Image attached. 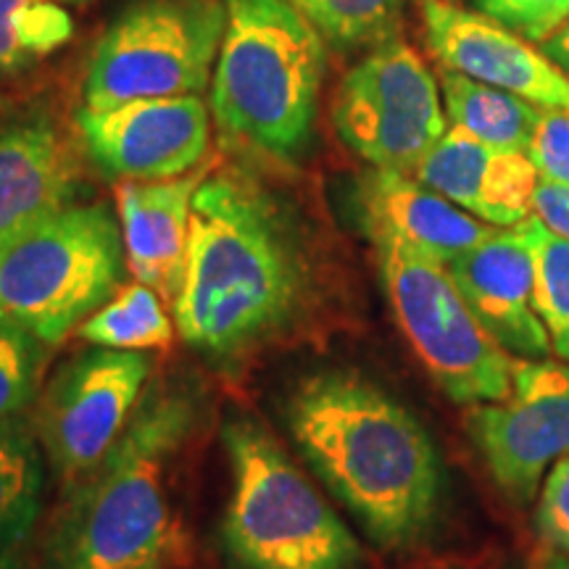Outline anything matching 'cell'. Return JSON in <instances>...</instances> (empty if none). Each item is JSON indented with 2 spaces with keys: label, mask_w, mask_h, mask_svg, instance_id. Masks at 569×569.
Returning a JSON list of instances; mask_svg holds the SVG:
<instances>
[{
  "label": "cell",
  "mask_w": 569,
  "mask_h": 569,
  "mask_svg": "<svg viewBox=\"0 0 569 569\" xmlns=\"http://www.w3.org/2000/svg\"><path fill=\"white\" fill-rule=\"evenodd\" d=\"M298 448L382 549L417 546L436 525L443 467L422 422L367 377L322 372L290 393Z\"/></svg>",
  "instance_id": "6da1fadb"
},
{
  "label": "cell",
  "mask_w": 569,
  "mask_h": 569,
  "mask_svg": "<svg viewBox=\"0 0 569 569\" xmlns=\"http://www.w3.org/2000/svg\"><path fill=\"white\" fill-rule=\"evenodd\" d=\"M309 290L298 240L264 193L234 177L203 180L172 309L184 343L232 359L293 322Z\"/></svg>",
  "instance_id": "7a4b0ae2"
},
{
  "label": "cell",
  "mask_w": 569,
  "mask_h": 569,
  "mask_svg": "<svg viewBox=\"0 0 569 569\" xmlns=\"http://www.w3.org/2000/svg\"><path fill=\"white\" fill-rule=\"evenodd\" d=\"M196 422L182 390L153 388L106 457L82 475L42 551L40 569H177L190 538L169 469Z\"/></svg>",
  "instance_id": "3957f363"
},
{
  "label": "cell",
  "mask_w": 569,
  "mask_h": 569,
  "mask_svg": "<svg viewBox=\"0 0 569 569\" xmlns=\"http://www.w3.org/2000/svg\"><path fill=\"white\" fill-rule=\"evenodd\" d=\"M224 11L213 122L232 146L293 163L315 134L327 42L284 0H224Z\"/></svg>",
  "instance_id": "277c9868"
},
{
  "label": "cell",
  "mask_w": 569,
  "mask_h": 569,
  "mask_svg": "<svg viewBox=\"0 0 569 569\" xmlns=\"http://www.w3.org/2000/svg\"><path fill=\"white\" fill-rule=\"evenodd\" d=\"M232 490L222 540L240 569H359V540L282 446L251 419L227 422Z\"/></svg>",
  "instance_id": "5b68a950"
},
{
  "label": "cell",
  "mask_w": 569,
  "mask_h": 569,
  "mask_svg": "<svg viewBox=\"0 0 569 569\" xmlns=\"http://www.w3.org/2000/svg\"><path fill=\"white\" fill-rule=\"evenodd\" d=\"M124 238L106 203H67L0 243V311L59 346L119 290Z\"/></svg>",
  "instance_id": "8992f818"
},
{
  "label": "cell",
  "mask_w": 569,
  "mask_h": 569,
  "mask_svg": "<svg viewBox=\"0 0 569 569\" xmlns=\"http://www.w3.org/2000/svg\"><path fill=\"white\" fill-rule=\"evenodd\" d=\"M372 243L396 322L432 382L465 407L503 401L517 359L478 322L448 267L396 238Z\"/></svg>",
  "instance_id": "52a82bcc"
},
{
  "label": "cell",
  "mask_w": 569,
  "mask_h": 569,
  "mask_svg": "<svg viewBox=\"0 0 569 569\" xmlns=\"http://www.w3.org/2000/svg\"><path fill=\"white\" fill-rule=\"evenodd\" d=\"M224 24V0H134L90 56L84 106L101 111L201 92L211 82Z\"/></svg>",
  "instance_id": "ba28073f"
},
{
  "label": "cell",
  "mask_w": 569,
  "mask_h": 569,
  "mask_svg": "<svg viewBox=\"0 0 569 569\" xmlns=\"http://www.w3.org/2000/svg\"><path fill=\"white\" fill-rule=\"evenodd\" d=\"M332 122L359 159L407 174H415L448 130L438 77L401 38L369 48L346 71L332 101Z\"/></svg>",
  "instance_id": "9c48e42d"
},
{
  "label": "cell",
  "mask_w": 569,
  "mask_h": 569,
  "mask_svg": "<svg viewBox=\"0 0 569 569\" xmlns=\"http://www.w3.org/2000/svg\"><path fill=\"white\" fill-rule=\"evenodd\" d=\"M151 361L142 351L92 348L63 365L38 403L34 430L63 478H82L122 438Z\"/></svg>",
  "instance_id": "30bf717a"
},
{
  "label": "cell",
  "mask_w": 569,
  "mask_h": 569,
  "mask_svg": "<svg viewBox=\"0 0 569 569\" xmlns=\"http://www.w3.org/2000/svg\"><path fill=\"white\" fill-rule=\"evenodd\" d=\"M467 430L503 493L532 501L553 461L569 453V365L517 359L511 393L475 403Z\"/></svg>",
  "instance_id": "8fae6325"
},
{
  "label": "cell",
  "mask_w": 569,
  "mask_h": 569,
  "mask_svg": "<svg viewBox=\"0 0 569 569\" xmlns=\"http://www.w3.org/2000/svg\"><path fill=\"white\" fill-rule=\"evenodd\" d=\"M90 159L111 180L159 182L190 174L211 142V106L203 98H140L113 109L77 113Z\"/></svg>",
  "instance_id": "7c38bea8"
},
{
  "label": "cell",
  "mask_w": 569,
  "mask_h": 569,
  "mask_svg": "<svg viewBox=\"0 0 569 569\" xmlns=\"http://www.w3.org/2000/svg\"><path fill=\"white\" fill-rule=\"evenodd\" d=\"M425 46L440 67L509 90L543 111L569 113V74L538 42L453 0H419Z\"/></svg>",
  "instance_id": "4fadbf2b"
},
{
  "label": "cell",
  "mask_w": 569,
  "mask_h": 569,
  "mask_svg": "<svg viewBox=\"0 0 569 569\" xmlns=\"http://www.w3.org/2000/svg\"><path fill=\"white\" fill-rule=\"evenodd\" d=\"M446 267L472 315L498 346L515 359H549L551 338L532 298V259L517 227H498L488 240Z\"/></svg>",
  "instance_id": "5bb4252c"
},
{
  "label": "cell",
  "mask_w": 569,
  "mask_h": 569,
  "mask_svg": "<svg viewBox=\"0 0 569 569\" xmlns=\"http://www.w3.org/2000/svg\"><path fill=\"white\" fill-rule=\"evenodd\" d=\"M415 177L493 227L528 219L540 180L528 153L493 148L459 127H448L419 161Z\"/></svg>",
  "instance_id": "9a60e30c"
},
{
  "label": "cell",
  "mask_w": 569,
  "mask_h": 569,
  "mask_svg": "<svg viewBox=\"0 0 569 569\" xmlns=\"http://www.w3.org/2000/svg\"><path fill=\"white\" fill-rule=\"evenodd\" d=\"M359 211L369 240L396 238L440 264L480 246L498 230L427 188L415 174L393 169H372L361 180Z\"/></svg>",
  "instance_id": "2e32d148"
},
{
  "label": "cell",
  "mask_w": 569,
  "mask_h": 569,
  "mask_svg": "<svg viewBox=\"0 0 569 569\" xmlns=\"http://www.w3.org/2000/svg\"><path fill=\"white\" fill-rule=\"evenodd\" d=\"M206 177L190 172L174 180L119 184V222L132 277L174 303L188 259L193 198Z\"/></svg>",
  "instance_id": "e0dca14e"
},
{
  "label": "cell",
  "mask_w": 569,
  "mask_h": 569,
  "mask_svg": "<svg viewBox=\"0 0 569 569\" xmlns=\"http://www.w3.org/2000/svg\"><path fill=\"white\" fill-rule=\"evenodd\" d=\"M71 198L74 163L51 122L27 119L0 130V243Z\"/></svg>",
  "instance_id": "ac0fdd59"
},
{
  "label": "cell",
  "mask_w": 569,
  "mask_h": 569,
  "mask_svg": "<svg viewBox=\"0 0 569 569\" xmlns=\"http://www.w3.org/2000/svg\"><path fill=\"white\" fill-rule=\"evenodd\" d=\"M438 84L451 127H459L493 148L528 153L543 109L515 92L472 80L446 67L438 69Z\"/></svg>",
  "instance_id": "d6986e66"
},
{
  "label": "cell",
  "mask_w": 569,
  "mask_h": 569,
  "mask_svg": "<svg viewBox=\"0 0 569 569\" xmlns=\"http://www.w3.org/2000/svg\"><path fill=\"white\" fill-rule=\"evenodd\" d=\"M42 503V465L19 419L0 425V569L24 567Z\"/></svg>",
  "instance_id": "ffe728a7"
},
{
  "label": "cell",
  "mask_w": 569,
  "mask_h": 569,
  "mask_svg": "<svg viewBox=\"0 0 569 569\" xmlns=\"http://www.w3.org/2000/svg\"><path fill=\"white\" fill-rule=\"evenodd\" d=\"M80 336L98 348L148 351L167 348L174 338V322L163 311L161 296L142 282H130L113 293L101 309L80 325Z\"/></svg>",
  "instance_id": "44dd1931"
},
{
  "label": "cell",
  "mask_w": 569,
  "mask_h": 569,
  "mask_svg": "<svg viewBox=\"0 0 569 569\" xmlns=\"http://www.w3.org/2000/svg\"><path fill=\"white\" fill-rule=\"evenodd\" d=\"M84 0H0V77L19 74L74 34L67 6Z\"/></svg>",
  "instance_id": "7402d4cb"
},
{
  "label": "cell",
  "mask_w": 569,
  "mask_h": 569,
  "mask_svg": "<svg viewBox=\"0 0 569 569\" xmlns=\"http://www.w3.org/2000/svg\"><path fill=\"white\" fill-rule=\"evenodd\" d=\"M532 259V298L559 361L569 365V240L536 213L515 224Z\"/></svg>",
  "instance_id": "603a6c76"
},
{
  "label": "cell",
  "mask_w": 569,
  "mask_h": 569,
  "mask_svg": "<svg viewBox=\"0 0 569 569\" xmlns=\"http://www.w3.org/2000/svg\"><path fill=\"white\" fill-rule=\"evenodd\" d=\"M338 51H361L398 38L409 0H284Z\"/></svg>",
  "instance_id": "cb8c5ba5"
},
{
  "label": "cell",
  "mask_w": 569,
  "mask_h": 569,
  "mask_svg": "<svg viewBox=\"0 0 569 569\" xmlns=\"http://www.w3.org/2000/svg\"><path fill=\"white\" fill-rule=\"evenodd\" d=\"M46 343L0 311V425L11 422L38 393Z\"/></svg>",
  "instance_id": "d4e9b609"
},
{
  "label": "cell",
  "mask_w": 569,
  "mask_h": 569,
  "mask_svg": "<svg viewBox=\"0 0 569 569\" xmlns=\"http://www.w3.org/2000/svg\"><path fill=\"white\" fill-rule=\"evenodd\" d=\"M486 13L525 40L543 46L569 21V0H472Z\"/></svg>",
  "instance_id": "484cf974"
},
{
  "label": "cell",
  "mask_w": 569,
  "mask_h": 569,
  "mask_svg": "<svg viewBox=\"0 0 569 569\" xmlns=\"http://www.w3.org/2000/svg\"><path fill=\"white\" fill-rule=\"evenodd\" d=\"M538 536L546 546L569 551V453L553 461L536 511Z\"/></svg>",
  "instance_id": "4316f807"
},
{
  "label": "cell",
  "mask_w": 569,
  "mask_h": 569,
  "mask_svg": "<svg viewBox=\"0 0 569 569\" xmlns=\"http://www.w3.org/2000/svg\"><path fill=\"white\" fill-rule=\"evenodd\" d=\"M540 180L569 184V113L543 111L528 148Z\"/></svg>",
  "instance_id": "83f0119b"
},
{
  "label": "cell",
  "mask_w": 569,
  "mask_h": 569,
  "mask_svg": "<svg viewBox=\"0 0 569 569\" xmlns=\"http://www.w3.org/2000/svg\"><path fill=\"white\" fill-rule=\"evenodd\" d=\"M532 213L561 238L569 240V184L538 180L532 196Z\"/></svg>",
  "instance_id": "f1b7e54d"
},
{
  "label": "cell",
  "mask_w": 569,
  "mask_h": 569,
  "mask_svg": "<svg viewBox=\"0 0 569 569\" xmlns=\"http://www.w3.org/2000/svg\"><path fill=\"white\" fill-rule=\"evenodd\" d=\"M540 48H543L546 56H549L553 63H559V67L569 74V21L561 27L557 34H553V38L546 40Z\"/></svg>",
  "instance_id": "f546056e"
},
{
  "label": "cell",
  "mask_w": 569,
  "mask_h": 569,
  "mask_svg": "<svg viewBox=\"0 0 569 569\" xmlns=\"http://www.w3.org/2000/svg\"><path fill=\"white\" fill-rule=\"evenodd\" d=\"M530 569H569V551H559L546 546V549L536 557V561H532Z\"/></svg>",
  "instance_id": "4dcf8cb0"
}]
</instances>
